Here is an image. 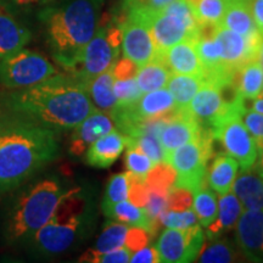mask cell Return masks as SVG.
<instances>
[{"mask_svg": "<svg viewBox=\"0 0 263 263\" xmlns=\"http://www.w3.org/2000/svg\"><path fill=\"white\" fill-rule=\"evenodd\" d=\"M128 189H129V177L128 172L114 174L108 180L105 195L101 202V210H106L115 203L128 199Z\"/></svg>", "mask_w": 263, "mask_h": 263, "instance_id": "34", "label": "cell"}, {"mask_svg": "<svg viewBox=\"0 0 263 263\" xmlns=\"http://www.w3.org/2000/svg\"><path fill=\"white\" fill-rule=\"evenodd\" d=\"M193 205L194 212L199 219L200 224L207 228L215 221L218 212V205H217L216 193L211 188H207V184L202 185L194 193Z\"/></svg>", "mask_w": 263, "mask_h": 263, "instance_id": "31", "label": "cell"}, {"mask_svg": "<svg viewBox=\"0 0 263 263\" xmlns=\"http://www.w3.org/2000/svg\"><path fill=\"white\" fill-rule=\"evenodd\" d=\"M201 133L202 128L188 112L186 107H180L178 115L164 124L162 130L160 132L159 139L164 151V159L177 147L199 138Z\"/></svg>", "mask_w": 263, "mask_h": 263, "instance_id": "15", "label": "cell"}, {"mask_svg": "<svg viewBox=\"0 0 263 263\" xmlns=\"http://www.w3.org/2000/svg\"><path fill=\"white\" fill-rule=\"evenodd\" d=\"M122 28L123 58L130 59L141 67L156 59V48L146 22L136 12L124 11L120 20Z\"/></svg>", "mask_w": 263, "mask_h": 263, "instance_id": "12", "label": "cell"}, {"mask_svg": "<svg viewBox=\"0 0 263 263\" xmlns=\"http://www.w3.org/2000/svg\"><path fill=\"white\" fill-rule=\"evenodd\" d=\"M193 193L189 189L172 186L167 194V210L170 211L182 212L192 207Z\"/></svg>", "mask_w": 263, "mask_h": 263, "instance_id": "41", "label": "cell"}, {"mask_svg": "<svg viewBox=\"0 0 263 263\" xmlns=\"http://www.w3.org/2000/svg\"><path fill=\"white\" fill-rule=\"evenodd\" d=\"M219 26L245 37L261 34L252 18L249 0H224V14Z\"/></svg>", "mask_w": 263, "mask_h": 263, "instance_id": "21", "label": "cell"}, {"mask_svg": "<svg viewBox=\"0 0 263 263\" xmlns=\"http://www.w3.org/2000/svg\"><path fill=\"white\" fill-rule=\"evenodd\" d=\"M188 2H189V3H192V4H193V3H195V2H197V0H188Z\"/></svg>", "mask_w": 263, "mask_h": 263, "instance_id": "53", "label": "cell"}, {"mask_svg": "<svg viewBox=\"0 0 263 263\" xmlns=\"http://www.w3.org/2000/svg\"><path fill=\"white\" fill-rule=\"evenodd\" d=\"M173 0H126L124 10H157Z\"/></svg>", "mask_w": 263, "mask_h": 263, "instance_id": "46", "label": "cell"}, {"mask_svg": "<svg viewBox=\"0 0 263 263\" xmlns=\"http://www.w3.org/2000/svg\"><path fill=\"white\" fill-rule=\"evenodd\" d=\"M159 223L160 226H164L167 228L186 229L190 227L197 226V217L195 212L190 209L182 212L166 210L159 217Z\"/></svg>", "mask_w": 263, "mask_h": 263, "instance_id": "39", "label": "cell"}, {"mask_svg": "<svg viewBox=\"0 0 263 263\" xmlns=\"http://www.w3.org/2000/svg\"><path fill=\"white\" fill-rule=\"evenodd\" d=\"M139 15L146 22L156 48V59L177 43L195 41L197 33L182 18L164 8L157 10H124Z\"/></svg>", "mask_w": 263, "mask_h": 263, "instance_id": "10", "label": "cell"}, {"mask_svg": "<svg viewBox=\"0 0 263 263\" xmlns=\"http://www.w3.org/2000/svg\"><path fill=\"white\" fill-rule=\"evenodd\" d=\"M124 147V136L114 128L88 147L85 151V162L97 168H108L116 162Z\"/></svg>", "mask_w": 263, "mask_h": 263, "instance_id": "18", "label": "cell"}, {"mask_svg": "<svg viewBox=\"0 0 263 263\" xmlns=\"http://www.w3.org/2000/svg\"><path fill=\"white\" fill-rule=\"evenodd\" d=\"M128 227L121 222H108L104 227V230L95 242V246L91 250L95 252H108L112 250L123 248L124 240H126Z\"/></svg>", "mask_w": 263, "mask_h": 263, "instance_id": "32", "label": "cell"}, {"mask_svg": "<svg viewBox=\"0 0 263 263\" xmlns=\"http://www.w3.org/2000/svg\"><path fill=\"white\" fill-rule=\"evenodd\" d=\"M114 82L112 68H110L97 76L87 84L88 94L95 108L108 115L117 106V99L114 93Z\"/></svg>", "mask_w": 263, "mask_h": 263, "instance_id": "25", "label": "cell"}, {"mask_svg": "<svg viewBox=\"0 0 263 263\" xmlns=\"http://www.w3.org/2000/svg\"><path fill=\"white\" fill-rule=\"evenodd\" d=\"M254 166H255V168L257 170V172L259 173V176H261L262 179H263V150L261 151V154H259L258 159L255 162Z\"/></svg>", "mask_w": 263, "mask_h": 263, "instance_id": "51", "label": "cell"}, {"mask_svg": "<svg viewBox=\"0 0 263 263\" xmlns=\"http://www.w3.org/2000/svg\"><path fill=\"white\" fill-rule=\"evenodd\" d=\"M114 93L117 99V105L120 106H129V105L136 104L143 95L134 78L124 81L115 80Z\"/></svg>", "mask_w": 263, "mask_h": 263, "instance_id": "38", "label": "cell"}, {"mask_svg": "<svg viewBox=\"0 0 263 263\" xmlns=\"http://www.w3.org/2000/svg\"><path fill=\"white\" fill-rule=\"evenodd\" d=\"M88 210L81 188L66 190L50 219L32 238L34 249L44 256L60 255L71 249L85 229Z\"/></svg>", "mask_w": 263, "mask_h": 263, "instance_id": "5", "label": "cell"}, {"mask_svg": "<svg viewBox=\"0 0 263 263\" xmlns=\"http://www.w3.org/2000/svg\"><path fill=\"white\" fill-rule=\"evenodd\" d=\"M172 72L161 60H153L138 70L136 81L141 93L161 89L167 85Z\"/></svg>", "mask_w": 263, "mask_h": 263, "instance_id": "27", "label": "cell"}, {"mask_svg": "<svg viewBox=\"0 0 263 263\" xmlns=\"http://www.w3.org/2000/svg\"><path fill=\"white\" fill-rule=\"evenodd\" d=\"M133 252L127 248H120L108 252H95L94 250H87L80 257V262L89 263H127L130 261Z\"/></svg>", "mask_w": 263, "mask_h": 263, "instance_id": "37", "label": "cell"}, {"mask_svg": "<svg viewBox=\"0 0 263 263\" xmlns=\"http://www.w3.org/2000/svg\"><path fill=\"white\" fill-rule=\"evenodd\" d=\"M199 25H221L224 14V0H197L193 3Z\"/></svg>", "mask_w": 263, "mask_h": 263, "instance_id": "33", "label": "cell"}, {"mask_svg": "<svg viewBox=\"0 0 263 263\" xmlns=\"http://www.w3.org/2000/svg\"><path fill=\"white\" fill-rule=\"evenodd\" d=\"M115 128L111 116L104 111L95 110L85 117L80 124L73 128L71 136L70 153L74 156H81L87 151L94 141L101 138Z\"/></svg>", "mask_w": 263, "mask_h": 263, "instance_id": "16", "label": "cell"}, {"mask_svg": "<svg viewBox=\"0 0 263 263\" xmlns=\"http://www.w3.org/2000/svg\"><path fill=\"white\" fill-rule=\"evenodd\" d=\"M246 210H259L263 207V179L255 166L242 168L236 174L232 186Z\"/></svg>", "mask_w": 263, "mask_h": 263, "instance_id": "19", "label": "cell"}, {"mask_svg": "<svg viewBox=\"0 0 263 263\" xmlns=\"http://www.w3.org/2000/svg\"><path fill=\"white\" fill-rule=\"evenodd\" d=\"M151 238H153V234L145 228H141V227L128 228L126 240H124V248L130 250L132 252H136L137 250L147 246Z\"/></svg>", "mask_w": 263, "mask_h": 263, "instance_id": "44", "label": "cell"}, {"mask_svg": "<svg viewBox=\"0 0 263 263\" xmlns=\"http://www.w3.org/2000/svg\"><path fill=\"white\" fill-rule=\"evenodd\" d=\"M17 6H29V5H48L57 3L59 0H11Z\"/></svg>", "mask_w": 263, "mask_h": 263, "instance_id": "49", "label": "cell"}, {"mask_svg": "<svg viewBox=\"0 0 263 263\" xmlns=\"http://www.w3.org/2000/svg\"><path fill=\"white\" fill-rule=\"evenodd\" d=\"M177 172L166 161H161L151 167L146 176L144 177V183L149 192L159 193L167 195L171 188L176 184Z\"/></svg>", "mask_w": 263, "mask_h": 263, "instance_id": "30", "label": "cell"}, {"mask_svg": "<svg viewBox=\"0 0 263 263\" xmlns=\"http://www.w3.org/2000/svg\"><path fill=\"white\" fill-rule=\"evenodd\" d=\"M103 212L107 218L114 219V221L133 227L145 228L146 230H149L153 236L156 234L153 222L147 217L145 210L133 205V203L128 202L126 200L115 203V205L110 206L108 209L104 210Z\"/></svg>", "mask_w": 263, "mask_h": 263, "instance_id": "26", "label": "cell"}, {"mask_svg": "<svg viewBox=\"0 0 263 263\" xmlns=\"http://www.w3.org/2000/svg\"><path fill=\"white\" fill-rule=\"evenodd\" d=\"M126 146H134L149 156L154 163L164 161V151L161 146L159 136L153 133H144L134 138H126Z\"/></svg>", "mask_w": 263, "mask_h": 263, "instance_id": "35", "label": "cell"}, {"mask_svg": "<svg viewBox=\"0 0 263 263\" xmlns=\"http://www.w3.org/2000/svg\"><path fill=\"white\" fill-rule=\"evenodd\" d=\"M251 101V110L263 115V97H258Z\"/></svg>", "mask_w": 263, "mask_h": 263, "instance_id": "50", "label": "cell"}, {"mask_svg": "<svg viewBox=\"0 0 263 263\" xmlns=\"http://www.w3.org/2000/svg\"><path fill=\"white\" fill-rule=\"evenodd\" d=\"M133 263H157L161 262L160 254L156 248L153 246H144L140 250H137L132 255L130 261Z\"/></svg>", "mask_w": 263, "mask_h": 263, "instance_id": "47", "label": "cell"}, {"mask_svg": "<svg viewBox=\"0 0 263 263\" xmlns=\"http://www.w3.org/2000/svg\"><path fill=\"white\" fill-rule=\"evenodd\" d=\"M167 210V195H162V194L149 192V200L145 206V212L150 221L153 222L155 232L157 233V229L160 228L159 217L161 213Z\"/></svg>", "mask_w": 263, "mask_h": 263, "instance_id": "43", "label": "cell"}, {"mask_svg": "<svg viewBox=\"0 0 263 263\" xmlns=\"http://www.w3.org/2000/svg\"><path fill=\"white\" fill-rule=\"evenodd\" d=\"M259 59H261V62L263 64V32H262V45H261V55H259Z\"/></svg>", "mask_w": 263, "mask_h": 263, "instance_id": "52", "label": "cell"}, {"mask_svg": "<svg viewBox=\"0 0 263 263\" xmlns=\"http://www.w3.org/2000/svg\"><path fill=\"white\" fill-rule=\"evenodd\" d=\"M58 154L57 132L17 117L0 124V189L21 185Z\"/></svg>", "mask_w": 263, "mask_h": 263, "instance_id": "2", "label": "cell"}, {"mask_svg": "<svg viewBox=\"0 0 263 263\" xmlns=\"http://www.w3.org/2000/svg\"><path fill=\"white\" fill-rule=\"evenodd\" d=\"M6 105L17 118L54 132L73 129L97 110L87 87L70 73H57L42 83L16 89Z\"/></svg>", "mask_w": 263, "mask_h": 263, "instance_id": "1", "label": "cell"}, {"mask_svg": "<svg viewBox=\"0 0 263 263\" xmlns=\"http://www.w3.org/2000/svg\"><path fill=\"white\" fill-rule=\"evenodd\" d=\"M57 73L55 66L44 55L27 49L0 60V84L9 89L32 87Z\"/></svg>", "mask_w": 263, "mask_h": 263, "instance_id": "8", "label": "cell"}, {"mask_svg": "<svg viewBox=\"0 0 263 263\" xmlns=\"http://www.w3.org/2000/svg\"><path fill=\"white\" fill-rule=\"evenodd\" d=\"M246 107L248 104L232 111L210 129L213 140L218 141L227 154L238 161L241 168L254 166L259 156L257 144L241 120Z\"/></svg>", "mask_w": 263, "mask_h": 263, "instance_id": "9", "label": "cell"}, {"mask_svg": "<svg viewBox=\"0 0 263 263\" xmlns=\"http://www.w3.org/2000/svg\"><path fill=\"white\" fill-rule=\"evenodd\" d=\"M103 5L104 0H62L39 12L52 58L66 71L94 37L101 22Z\"/></svg>", "mask_w": 263, "mask_h": 263, "instance_id": "3", "label": "cell"}, {"mask_svg": "<svg viewBox=\"0 0 263 263\" xmlns=\"http://www.w3.org/2000/svg\"><path fill=\"white\" fill-rule=\"evenodd\" d=\"M138 70H139V66L128 58H123L121 59V60H117L112 66L114 78L118 81L136 78Z\"/></svg>", "mask_w": 263, "mask_h": 263, "instance_id": "45", "label": "cell"}, {"mask_svg": "<svg viewBox=\"0 0 263 263\" xmlns=\"http://www.w3.org/2000/svg\"><path fill=\"white\" fill-rule=\"evenodd\" d=\"M236 244L251 261L263 262V207L242 212L236 223Z\"/></svg>", "mask_w": 263, "mask_h": 263, "instance_id": "14", "label": "cell"}, {"mask_svg": "<svg viewBox=\"0 0 263 263\" xmlns=\"http://www.w3.org/2000/svg\"><path fill=\"white\" fill-rule=\"evenodd\" d=\"M250 11L258 31L263 32V0H249Z\"/></svg>", "mask_w": 263, "mask_h": 263, "instance_id": "48", "label": "cell"}, {"mask_svg": "<svg viewBox=\"0 0 263 263\" xmlns=\"http://www.w3.org/2000/svg\"><path fill=\"white\" fill-rule=\"evenodd\" d=\"M155 60H161L172 73L202 76L203 68L195 49L194 41H183L167 49Z\"/></svg>", "mask_w": 263, "mask_h": 263, "instance_id": "17", "label": "cell"}, {"mask_svg": "<svg viewBox=\"0 0 263 263\" xmlns=\"http://www.w3.org/2000/svg\"><path fill=\"white\" fill-rule=\"evenodd\" d=\"M233 84L236 93L245 100L258 98L263 87V64L261 60H251L236 70L233 77Z\"/></svg>", "mask_w": 263, "mask_h": 263, "instance_id": "24", "label": "cell"}, {"mask_svg": "<svg viewBox=\"0 0 263 263\" xmlns=\"http://www.w3.org/2000/svg\"><path fill=\"white\" fill-rule=\"evenodd\" d=\"M259 97H263V87H262V93H261V95H259Z\"/></svg>", "mask_w": 263, "mask_h": 263, "instance_id": "54", "label": "cell"}, {"mask_svg": "<svg viewBox=\"0 0 263 263\" xmlns=\"http://www.w3.org/2000/svg\"><path fill=\"white\" fill-rule=\"evenodd\" d=\"M128 177H129V189H128L129 202L144 209L146 206L147 200H149V190L144 183V179L129 172H128Z\"/></svg>", "mask_w": 263, "mask_h": 263, "instance_id": "42", "label": "cell"}, {"mask_svg": "<svg viewBox=\"0 0 263 263\" xmlns=\"http://www.w3.org/2000/svg\"><path fill=\"white\" fill-rule=\"evenodd\" d=\"M215 39L221 49L223 65L233 73L246 62L259 59L261 55L262 34L245 37L222 26H217Z\"/></svg>", "mask_w": 263, "mask_h": 263, "instance_id": "13", "label": "cell"}, {"mask_svg": "<svg viewBox=\"0 0 263 263\" xmlns=\"http://www.w3.org/2000/svg\"><path fill=\"white\" fill-rule=\"evenodd\" d=\"M238 168L239 163L234 157L227 154H218L207 167L206 182L213 192L218 195H224L232 190Z\"/></svg>", "mask_w": 263, "mask_h": 263, "instance_id": "22", "label": "cell"}, {"mask_svg": "<svg viewBox=\"0 0 263 263\" xmlns=\"http://www.w3.org/2000/svg\"><path fill=\"white\" fill-rule=\"evenodd\" d=\"M241 120L250 134L255 139L258 147V153L261 154L263 150V115L246 107L241 114Z\"/></svg>", "mask_w": 263, "mask_h": 263, "instance_id": "40", "label": "cell"}, {"mask_svg": "<svg viewBox=\"0 0 263 263\" xmlns=\"http://www.w3.org/2000/svg\"><path fill=\"white\" fill-rule=\"evenodd\" d=\"M122 44L120 22H100L94 37L83 48L67 72L85 87L93 78L112 68Z\"/></svg>", "mask_w": 263, "mask_h": 263, "instance_id": "6", "label": "cell"}, {"mask_svg": "<svg viewBox=\"0 0 263 263\" xmlns=\"http://www.w3.org/2000/svg\"><path fill=\"white\" fill-rule=\"evenodd\" d=\"M213 143L211 133L202 129L199 138L177 147L166 156L164 161L177 172L174 186L189 189L194 194L205 185L207 167L213 155Z\"/></svg>", "mask_w": 263, "mask_h": 263, "instance_id": "7", "label": "cell"}, {"mask_svg": "<svg viewBox=\"0 0 263 263\" xmlns=\"http://www.w3.org/2000/svg\"><path fill=\"white\" fill-rule=\"evenodd\" d=\"M244 212V207L234 193L221 195L218 205V218L207 227V239L219 238L226 232L232 230L238 223L240 216Z\"/></svg>", "mask_w": 263, "mask_h": 263, "instance_id": "23", "label": "cell"}, {"mask_svg": "<svg viewBox=\"0 0 263 263\" xmlns=\"http://www.w3.org/2000/svg\"><path fill=\"white\" fill-rule=\"evenodd\" d=\"M203 242L201 251L197 256V261L202 263H230L238 261L239 251L232 242L226 239H209Z\"/></svg>", "mask_w": 263, "mask_h": 263, "instance_id": "29", "label": "cell"}, {"mask_svg": "<svg viewBox=\"0 0 263 263\" xmlns=\"http://www.w3.org/2000/svg\"><path fill=\"white\" fill-rule=\"evenodd\" d=\"M205 238L200 226L186 229L168 228L161 233L156 249L161 262L186 263L197 259Z\"/></svg>", "mask_w": 263, "mask_h": 263, "instance_id": "11", "label": "cell"}, {"mask_svg": "<svg viewBox=\"0 0 263 263\" xmlns=\"http://www.w3.org/2000/svg\"><path fill=\"white\" fill-rule=\"evenodd\" d=\"M65 190L57 179L32 184L12 199L3 222V235L10 244L31 241L57 209Z\"/></svg>", "mask_w": 263, "mask_h": 263, "instance_id": "4", "label": "cell"}, {"mask_svg": "<svg viewBox=\"0 0 263 263\" xmlns=\"http://www.w3.org/2000/svg\"><path fill=\"white\" fill-rule=\"evenodd\" d=\"M205 82L202 76L171 74L167 87L178 107H186Z\"/></svg>", "mask_w": 263, "mask_h": 263, "instance_id": "28", "label": "cell"}, {"mask_svg": "<svg viewBox=\"0 0 263 263\" xmlns=\"http://www.w3.org/2000/svg\"><path fill=\"white\" fill-rule=\"evenodd\" d=\"M126 157H124V163H126L127 172L134 176L143 178L146 176L151 167L154 166L153 161L149 156H146L143 151L134 146H126Z\"/></svg>", "mask_w": 263, "mask_h": 263, "instance_id": "36", "label": "cell"}, {"mask_svg": "<svg viewBox=\"0 0 263 263\" xmlns=\"http://www.w3.org/2000/svg\"><path fill=\"white\" fill-rule=\"evenodd\" d=\"M31 39V31L0 8V60L24 49Z\"/></svg>", "mask_w": 263, "mask_h": 263, "instance_id": "20", "label": "cell"}]
</instances>
